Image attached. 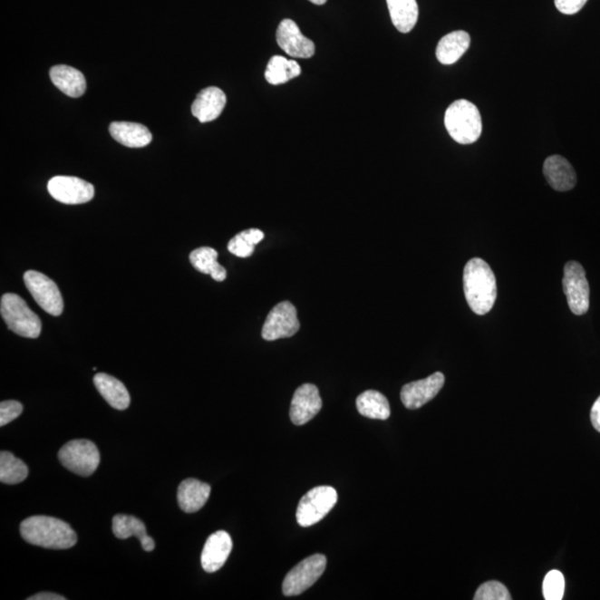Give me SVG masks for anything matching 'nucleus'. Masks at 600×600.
I'll list each match as a JSON object with an SVG mask.
<instances>
[{
	"mask_svg": "<svg viewBox=\"0 0 600 600\" xmlns=\"http://www.w3.org/2000/svg\"><path fill=\"white\" fill-rule=\"evenodd\" d=\"M277 44L290 57L311 58L315 53V44L305 37L297 24L292 19H284L276 33Z\"/></svg>",
	"mask_w": 600,
	"mask_h": 600,
	"instance_id": "obj_14",
	"label": "nucleus"
},
{
	"mask_svg": "<svg viewBox=\"0 0 600 600\" xmlns=\"http://www.w3.org/2000/svg\"><path fill=\"white\" fill-rule=\"evenodd\" d=\"M563 287L573 314L583 316L589 309V285L583 266L577 262L565 265Z\"/></svg>",
	"mask_w": 600,
	"mask_h": 600,
	"instance_id": "obj_9",
	"label": "nucleus"
},
{
	"mask_svg": "<svg viewBox=\"0 0 600 600\" xmlns=\"http://www.w3.org/2000/svg\"><path fill=\"white\" fill-rule=\"evenodd\" d=\"M47 187L53 199L66 205L85 204L95 196L93 186L77 177L56 176L49 180Z\"/></svg>",
	"mask_w": 600,
	"mask_h": 600,
	"instance_id": "obj_11",
	"label": "nucleus"
},
{
	"mask_svg": "<svg viewBox=\"0 0 600 600\" xmlns=\"http://www.w3.org/2000/svg\"><path fill=\"white\" fill-rule=\"evenodd\" d=\"M28 467L12 452L2 451L0 454V481L3 484L16 485L23 483L28 476Z\"/></svg>",
	"mask_w": 600,
	"mask_h": 600,
	"instance_id": "obj_28",
	"label": "nucleus"
},
{
	"mask_svg": "<svg viewBox=\"0 0 600 600\" xmlns=\"http://www.w3.org/2000/svg\"><path fill=\"white\" fill-rule=\"evenodd\" d=\"M93 383L101 395L112 408L118 411H125L131 405V396L124 383L116 380L115 377L100 373L93 377Z\"/></svg>",
	"mask_w": 600,
	"mask_h": 600,
	"instance_id": "obj_20",
	"label": "nucleus"
},
{
	"mask_svg": "<svg viewBox=\"0 0 600 600\" xmlns=\"http://www.w3.org/2000/svg\"><path fill=\"white\" fill-rule=\"evenodd\" d=\"M22 537L28 544L48 549H68L77 543L70 524L49 516H32L21 525Z\"/></svg>",
	"mask_w": 600,
	"mask_h": 600,
	"instance_id": "obj_2",
	"label": "nucleus"
},
{
	"mask_svg": "<svg viewBox=\"0 0 600 600\" xmlns=\"http://www.w3.org/2000/svg\"><path fill=\"white\" fill-rule=\"evenodd\" d=\"M590 420H592L595 430L600 432V397L595 402L592 412H590Z\"/></svg>",
	"mask_w": 600,
	"mask_h": 600,
	"instance_id": "obj_34",
	"label": "nucleus"
},
{
	"mask_svg": "<svg viewBox=\"0 0 600 600\" xmlns=\"http://www.w3.org/2000/svg\"><path fill=\"white\" fill-rule=\"evenodd\" d=\"M51 80L59 91L65 95L78 98L86 92V80L82 73L76 68L58 65L51 70Z\"/></svg>",
	"mask_w": 600,
	"mask_h": 600,
	"instance_id": "obj_21",
	"label": "nucleus"
},
{
	"mask_svg": "<svg viewBox=\"0 0 600 600\" xmlns=\"http://www.w3.org/2000/svg\"><path fill=\"white\" fill-rule=\"evenodd\" d=\"M302 73V68L296 61L283 56H274L270 58L267 70L265 73L266 81L272 85H280L294 80Z\"/></svg>",
	"mask_w": 600,
	"mask_h": 600,
	"instance_id": "obj_27",
	"label": "nucleus"
},
{
	"mask_svg": "<svg viewBox=\"0 0 600 600\" xmlns=\"http://www.w3.org/2000/svg\"><path fill=\"white\" fill-rule=\"evenodd\" d=\"M112 531L120 539H127L135 536L140 540L141 547L145 552H152L156 547L154 539L147 535L144 523L134 516L116 515L112 519Z\"/></svg>",
	"mask_w": 600,
	"mask_h": 600,
	"instance_id": "obj_22",
	"label": "nucleus"
},
{
	"mask_svg": "<svg viewBox=\"0 0 600 600\" xmlns=\"http://www.w3.org/2000/svg\"><path fill=\"white\" fill-rule=\"evenodd\" d=\"M299 328L296 307L290 302H282L276 305L266 318L262 336L265 341H277L280 338L293 337Z\"/></svg>",
	"mask_w": 600,
	"mask_h": 600,
	"instance_id": "obj_10",
	"label": "nucleus"
},
{
	"mask_svg": "<svg viewBox=\"0 0 600 600\" xmlns=\"http://www.w3.org/2000/svg\"><path fill=\"white\" fill-rule=\"evenodd\" d=\"M588 0H555V6L564 15H575L582 11Z\"/></svg>",
	"mask_w": 600,
	"mask_h": 600,
	"instance_id": "obj_33",
	"label": "nucleus"
},
{
	"mask_svg": "<svg viewBox=\"0 0 600 600\" xmlns=\"http://www.w3.org/2000/svg\"><path fill=\"white\" fill-rule=\"evenodd\" d=\"M210 491V486L203 481L194 479L184 480L177 493L180 509L189 514L200 510L208 503Z\"/></svg>",
	"mask_w": 600,
	"mask_h": 600,
	"instance_id": "obj_18",
	"label": "nucleus"
},
{
	"mask_svg": "<svg viewBox=\"0 0 600 600\" xmlns=\"http://www.w3.org/2000/svg\"><path fill=\"white\" fill-rule=\"evenodd\" d=\"M309 2H311L315 5H319V6H322V5L327 3V0H309Z\"/></svg>",
	"mask_w": 600,
	"mask_h": 600,
	"instance_id": "obj_36",
	"label": "nucleus"
},
{
	"mask_svg": "<svg viewBox=\"0 0 600 600\" xmlns=\"http://www.w3.org/2000/svg\"><path fill=\"white\" fill-rule=\"evenodd\" d=\"M470 46V36L464 31H456L442 37L437 45L436 56L442 65L459 62Z\"/></svg>",
	"mask_w": 600,
	"mask_h": 600,
	"instance_id": "obj_23",
	"label": "nucleus"
},
{
	"mask_svg": "<svg viewBox=\"0 0 600 600\" xmlns=\"http://www.w3.org/2000/svg\"><path fill=\"white\" fill-rule=\"evenodd\" d=\"M265 234L262 230L252 228L242 231L231 238L228 250L231 254L240 258H248L255 252V246L262 242Z\"/></svg>",
	"mask_w": 600,
	"mask_h": 600,
	"instance_id": "obj_29",
	"label": "nucleus"
},
{
	"mask_svg": "<svg viewBox=\"0 0 600 600\" xmlns=\"http://www.w3.org/2000/svg\"><path fill=\"white\" fill-rule=\"evenodd\" d=\"M233 549V540L224 530L216 531L209 536L201 553V566L205 572H218L228 559Z\"/></svg>",
	"mask_w": 600,
	"mask_h": 600,
	"instance_id": "obj_15",
	"label": "nucleus"
},
{
	"mask_svg": "<svg viewBox=\"0 0 600 600\" xmlns=\"http://www.w3.org/2000/svg\"><path fill=\"white\" fill-rule=\"evenodd\" d=\"M356 406L359 414L371 420L386 421L391 417L390 402L377 391L363 392L357 397Z\"/></svg>",
	"mask_w": 600,
	"mask_h": 600,
	"instance_id": "obj_25",
	"label": "nucleus"
},
{
	"mask_svg": "<svg viewBox=\"0 0 600 600\" xmlns=\"http://www.w3.org/2000/svg\"><path fill=\"white\" fill-rule=\"evenodd\" d=\"M27 599L28 600H65L66 598L57 594L41 593V594L34 595V596L28 597Z\"/></svg>",
	"mask_w": 600,
	"mask_h": 600,
	"instance_id": "obj_35",
	"label": "nucleus"
},
{
	"mask_svg": "<svg viewBox=\"0 0 600 600\" xmlns=\"http://www.w3.org/2000/svg\"><path fill=\"white\" fill-rule=\"evenodd\" d=\"M24 282L44 311L51 314L52 316H61L63 311V296L61 290L51 278L36 270H28L24 275Z\"/></svg>",
	"mask_w": 600,
	"mask_h": 600,
	"instance_id": "obj_8",
	"label": "nucleus"
},
{
	"mask_svg": "<svg viewBox=\"0 0 600 600\" xmlns=\"http://www.w3.org/2000/svg\"><path fill=\"white\" fill-rule=\"evenodd\" d=\"M464 292L471 311L489 314L497 298V282L490 266L481 258L470 259L464 269Z\"/></svg>",
	"mask_w": 600,
	"mask_h": 600,
	"instance_id": "obj_1",
	"label": "nucleus"
},
{
	"mask_svg": "<svg viewBox=\"0 0 600 600\" xmlns=\"http://www.w3.org/2000/svg\"><path fill=\"white\" fill-rule=\"evenodd\" d=\"M227 102L225 92L218 87H208L197 95L191 112L200 122H209L221 115Z\"/></svg>",
	"mask_w": 600,
	"mask_h": 600,
	"instance_id": "obj_16",
	"label": "nucleus"
},
{
	"mask_svg": "<svg viewBox=\"0 0 600 600\" xmlns=\"http://www.w3.org/2000/svg\"><path fill=\"white\" fill-rule=\"evenodd\" d=\"M544 175L548 184L557 191L572 190L577 184L576 171L563 156L548 157L544 162Z\"/></svg>",
	"mask_w": 600,
	"mask_h": 600,
	"instance_id": "obj_17",
	"label": "nucleus"
},
{
	"mask_svg": "<svg viewBox=\"0 0 600 600\" xmlns=\"http://www.w3.org/2000/svg\"><path fill=\"white\" fill-rule=\"evenodd\" d=\"M565 593V578L559 570H550L546 575L543 594L546 600H562Z\"/></svg>",
	"mask_w": 600,
	"mask_h": 600,
	"instance_id": "obj_30",
	"label": "nucleus"
},
{
	"mask_svg": "<svg viewBox=\"0 0 600 600\" xmlns=\"http://www.w3.org/2000/svg\"><path fill=\"white\" fill-rule=\"evenodd\" d=\"M326 566V556L322 554L313 555L295 566L284 580L285 596H297V595L306 592L322 577Z\"/></svg>",
	"mask_w": 600,
	"mask_h": 600,
	"instance_id": "obj_7",
	"label": "nucleus"
},
{
	"mask_svg": "<svg viewBox=\"0 0 600 600\" xmlns=\"http://www.w3.org/2000/svg\"><path fill=\"white\" fill-rule=\"evenodd\" d=\"M475 600H510L511 596L508 587L499 582H487L479 589L474 596Z\"/></svg>",
	"mask_w": 600,
	"mask_h": 600,
	"instance_id": "obj_31",
	"label": "nucleus"
},
{
	"mask_svg": "<svg viewBox=\"0 0 600 600\" xmlns=\"http://www.w3.org/2000/svg\"><path fill=\"white\" fill-rule=\"evenodd\" d=\"M338 500L335 489L331 486H318L309 490L299 501L296 518L302 527H311L326 518Z\"/></svg>",
	"mask_w": 600,
	"mask_h": 600,
	"instance_id": "obj_5",
	"label": "nucleus"
},
{
	"mask_svg": "<svg viewBox=\"0 0 600 600\" xmlns=\"http://www.w3.org/2000/svg\"><path fill=\"white\" fill-rule=\"evenodd\" d=\"M392 22L398 32L407 34L412 31L418 21L416 0H386Z\"/></svg>",
	"mask_w": 600,
	"mask_h": 600,
	"instance_id": "obj_24",
	"label": "nucleus"
},
{
	"mask_svg": "<svg viewBox=\"0 0 600 600\" xmlns=\"http://www.w3.org/2000/svg\"><path fill=\"white\" fill-rule=\"evenodd\" d=\"M323 401L318 388L313 383H304L295 392L289 416L295 425L302 426L311 421L321 411Z\"/></svg>",
	"mask_w": 600,
	"mask_h": 600,
	"instance_id": "obj_13",
	"label": "nucleus"
},
{
	"mask_svg": "<svg viewBox=\"0 0 600 600\" xmlns=\"http://www.w3.org/2000/svg\"><path fill=\"white\" fill-rule=\"evenodd\" d=\"M444 373H435L425 380L407 383L402 388L401 398L402 404L408 410H418L434 400L444 387Z\"/></svg>",
	"mask_w": 600,
	"mask_h": 600,
	"instance_id": "obj_12",
	"label": "nucleus"
},
{
	"mask_svg": "<svg viewBox=\"0 0 600 600\" xmlns=\"http://www.w3.org/2000/svg\"><path fill=\"white\" fill-rule=\"evenodd\" d=\"M0 313L8 328L18 336L34 339L41 335V318L18 295H3L2 302H0Z\"/></svg>",
	"mask_w": 600,
	"mask_h": 600,
	"instance_id": "obj_4",
	"label": "nucleus"
},
{
	"mask_svg": "<svg viewBox=\"0 0 600 600\" xmlns=\"http://www.w3.org/2000/svg\"><path fill=\"white\" fill-rule=\"evenodd\" d=\"M110 132L116 141L130 149H142L152 140L151 132L144 125L131 121H115L110 126Z\"/></svg>",
	"mask_w": 600,
	"mask_h": 600,
	"instance_id": "obj_19",
	"label": "nucleus"
},
{
	"mask_svg": "<svg viewBox=\"0 0 600 600\" xmlns=\"http://www.w3.org/2000/svg\"><path fill=\"white\" fill-rule=\"evenodd\" d=\"M445 126L451 139L461 145L473 144L483 131L479 108L466 100L456 101L449 107Z\"/></svg>",
	"mask_w": 600,
	"mask_h": 600,
	"instance_id": "obj_3",
	"label": "nucleus"
},
{
	"mask_svg": "<svg viewBox=\"0 0 600 600\" xmlns=\"http://www.w3.org/2000/svg\"><path fill=\"white\" fill-rule=\"evenodd\" d=\"M24 407L16 401H6L0 404V426L9 424L22 415Z\"/></svg>",
	"mask_w": 600,
	"mask_h": 600,
	"instance_id": "obj_32",
	"label": "nucleus"
},
{
	"mask_svg": "<svg viewBox=\"0 0 600 600\" xmlns=\"http://www.w3.org/2000/svg\"><path fill=\"white\" fill-rule=\"evenodd\" d=\"M218 253L211 247H199L191 252L189 260L191 265L205 275H210L216 282H224L227 272L218 262Z\"/></svg>",
	"mask_w": 600,
	"mask_h": 600,
	"instance_id": "obj_26",
	"label": "nucleus"
},
{
	"mask_svg": "<svg viewBox=\"0 0 600 600\" xmlns=\"http://www.w3.org/2000/svg\"><path fill=\"white\" fill-rule=\"evenodd\" d=\"M62 465L72 473L88 477L95 473L101 462V454L97 446L87 440L67 442L58 452Z\"/></svg>",
	"mask_w": 600,
	"mask_h": 600,
	"instance_id": "obj_6",
	"label": "nucleus"
}]
</instances>
